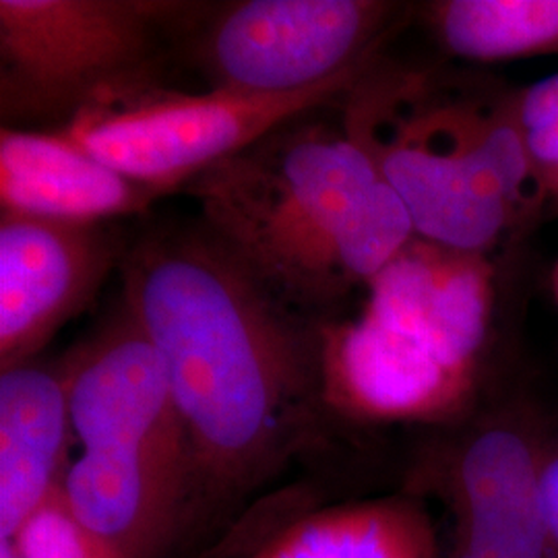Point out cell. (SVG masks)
<instances>
[{
	"mask_svg": "<svg viewBox=\"0 0 558 558\" xmlns=\"http://www.w3.org/2000/svg\"><path fill=\"white\" fill-rule=\"evenodd\" d=\"M17 558H133L114 539L83 523L62 482L11 538Z\"/></svg>",
	"mask_w": 558,
	"mask_h": 558,
	"instance_id": "e0dca14e",
	"label": "cell"
},
{
	"mask_svg": "<svg viewBox=\"0 0 558 558\" xmlns=\"http://www.w3.org/2000/svg\"><path fill=\"white\" fill-rule=\"evenodd\" d=\"M124 308L160 352L186 428L193 502L236 499L325 433V320L278 296L203 223L122 260Z\"/></svg>",
	"mask_w": 558,
	"mask_h": 558,
	"instance_id": "6da1fadb",
	"label": "cell"
},
{
	"mask_svg": "<svg viewBox=\"0 0 558 558\" xmlns=\"http://www.w3.org/2000/svg\"><path fill=\"white\" fill-rule=\"evenodd\" d=\"M544 458L518 428L472 435L447 468L458 513V546L488 558H557L542 507Z\"/></svg>",
	"mask_w": 558,
	"mask_h": 558,
	"instance_id": "8fae6325",
	"label": "cell"
},
{
	"mask_svg": "<svg viewBox=\"0 0 558 558\" xmlns=\"http://www.w3.org/2000/svg\"><path fill=\"white\" fill-rule=\"evenodd\" d=\"M0 558H17L15 546L11 539L0 538Z\"/></svg>",
	"mask_w": 558,
	"mask_h": 558,
	"instance_id": "44dd1931",
	"label": "cell"
},
{
	"mask_svg": "<svg viewBox=\"0 0 558 558\" xmlns=\"http://www.w3.org/2000/svg\"><path fill=\"white\" fill-rule=\"evenodd\" d=\"M122 255L104 223L2 211L0 368L29 364L60 327L94 299Z\"/></svg>",
	"mask_w": 558,
	"mask_h": 558,
	"instance_id": "ba28073f",
	"label": "cell"
},
{
	"mask_svg": "<svg viewBox=\"0 0 558 558\" xmlns=\"http://www.w3.org/2000/svg\"><path fill=\"white\" fill-rule=\"evenodd\" d=\"M456 57L507 60L558 48V0H447L433 9Z\"/></svg>",
	"mask_w": 558,
	"mask_h": 558,
	"instance_id": "9a60e30c",
	"label": "cell"
},
{
	"mask_svg": "<svg viewBox=\"0 0 558 558\" xmlns=\"http://www.w3.org/2000/svg\"><path fill=\"white\" fill-rule=\"evenodd\" d=\"M253 558H439V544L418 502L360 500L296 519Z\"/></svg>",
	"mask_w": 558,
	"mask_h": 558,
	"instance_id": "5bb4252c",
	"label": "cell"
},
{
	"mask_svg": "<svg viewBox=\"0 0 558 558\" xmlns=\"http://www.w3.org/2000/svg\"><path fill=\"white\" fill-rule=\"evenodd\" d=\"M364 75L366 66L290 96L214 87L184 94L143 77L101 92L59 131L120 174L163 195L281 124L348 98Z\"/></svg>",
	"mask_w": 558,
	"mask_h": 558,
	"instance_id": "277c9868",
	"label": "cell"
},
{
	"mask_svg": "<svg viewBox=\"0 0 558 558\" xmlns=\"http://www.w3.org/2000/svg\"><path fill=\"white\" fill-rule=\"evenodd\" d=\"M62 373L81 445L62 478L71 509L131 557H163L193 505V468L160 352L124 308Z\"/></svg>",
	"mask_w": 558,
	"mask_h": 558,
	"instance_id": "7a4b0ae2",
	"label": "cell"
},
{
	"mask_svg": "<svg viewBox=\"0 0 558 558\" xmlns=\"http://www.w3.org/2000/svg\"><path fill=\"white\" fill-rule=\"evenodd\" d=\"M366 315L430 345L474 375L490 323V269L482 255L416 239L368 283Z\"/></svg>",
	"mask_w": 558,
	"mask_h": 558,
	"instance_id": "30bf717a",
	"label": "cell"
},
{
	"mask_svg": "<svg viewBox=\"0 0 558 558\" xmlns=\"http://www.w3.org/2000/svg\"><path fill=\"white\" fill-rule=\"evenodd\" d=\"M193 4L145 0H0L4 120H69L98 94L151 77L163 27Z\"/></svg>",
	"mask_w": 558,
	"mask_h": 558,
	"instance_id": "5b68a950",
	"label": "cell"
},
{
	"mask_svg": "<svg viewBox=\"0 0 558 558\" xmlns=\"http://www.w3.org/2000/svg\"><path fill=\"white\" fill-rule=\"evenodd\" d=\"M158 191L98 160L60 131L2 126L0 201L4 214L104 223L145 211Z\"/></svg>",
	"mask_w": 558,
	"mask_h": 558,
	"instance_id": "7c38bea8",
	"label": "cell"
},
{
	"mask_svg": "<svg viewBox=\"0 0 558 558\" xmlns=\"http://www.w3.org/2000/svg\"><path fill=\"white\" fill-rule=\"evenodd\" d=\"M557 296H558V271H557Z\"/></svg>",
	"mask_w": 558,
	"mask_h": 558,
	"instance_id": "7402d4cb",
	"label": "cell"
},
{
	"mask_svg": "<svg viewBox=\"0 0 558 558\" xmlns=\"http://www.w3.org/2000/svg\"><path fill=\"white\" fill-rule=\"evenodd\" d=\"M447 558H488L484 557V555H478V553H474V550H468V548H463V546H453V550H451V555Z\"/></svg>",
	"mask_w": 558,
	"mask_h": 558,
	"instance_id": "ffe728a7",
	"label": "cell"
},
{
	"mask_svg": "<svg viewBox=\"0 0 558 558\" xmlns=\"http://www.w3.org/2000/svg\"><path fill=\"white\" fill-rule=\"evenodd\" d=\"M542 507L553 553L558 558V451L544 458L542 468Z\"/></svg>",
	"mask_w": 558,
	"mask_h": 558,
	"instance_id": "d6986e66",
	"label": "cell"
},
{
	"mask_svg": "<svg viewBox=\"0 0 558 558\" xmlns=\"http://www.w3.org/2000/svg\"><path fill=\"white\" fill-rule=\"evenodd\" d=\"M557 177H558V174H557Z\"/></svg>",
	"mask_w": 558,
	"mask_h": 558,
	"instance_id": "603a6c76",
	"label": "cell"
},
{
	"mask_svg": "<svg viewBox=\"0 0 558 558\" xmlns=\"http://www.w3.org/2000/svg\"><path fill=\"white\" fill-rule=\"evenodd\" d=\"M519 122L523 131H534L558 122V73L532 85L519 106Z\"/></svg>",
	"mask_w": 558,
	"mask_h": 558,
	"instance_id": "ac0fdd59",
	"label": "cell"
},
{
	"mask_svg": "<svg viewBox=\"0 0 558 558\" xmlns=\"http://www.w3.org/2000/svg\"><path fill=\"white\" fill-rule=\"evenodd\" d=\"M323 385L329 412L343 418L435 422L465 403L474 375L364 313L350 323L325 325Z\"/></svg>",
	"mask_w": 558,
	"mask_h": 558,
	"instance_id": "9c48e42d",
	"label": "cell"
},
{
	"mask_svg": "<svg viewBox=\"0 0 558 558\" xmlns=\"http://www.w3.org/2000/svg\"><path fill=\"white\" fill-rule=\"evenodd\" d=\"M290 120L189 184L203 226L260 281L313 315L345 290L339 240L379 182L377 161L345 126Z\"/></svg>",
	"mask_w": 558,
	"mask_h": 558,
	"instance_id": "3957f363",
	"label": "cell"
},
{
	"mask_svg": "<svg viewBox=\"0 0 558 558\" xmlns=\"http://www.w3.org/2000/svg\"><path fill=\"white\" fill-rule=\"evenodd\" d=\"M71 430L62 368L23 364L0 375V538L11 539L66 472Z\"/></svg>",
	"mask_w": 558,
	"mask_h": 558,
	"instance_id": "4fadbf2b",
	"label": "cell"
},
{
	"mask_svg": "<svg viewBox=\"0 0 558 558\" xmlns=\"http://www.w3.org/2000/svg\"><path fill=\"white\" fill-rule=\"evenodd\" d=\"M414 239L416 228L405 203L380 177L339 240V274L345 288L360 281L371 283Z\"/></svg>",
	"mask_w": 558,
	"mask_h": 558,
	"instance_id": "2e32d148",
	"label": "cell"
},
{
	"mask_svg": "<svg viewBox=\"0 0 558 558\" xmlns=\"http://www.w3.org/2000/svg\"><path fill=\"white\" fill-rule=\"evenodd\" d=\"M352 133L405 203L418 239L482 255L505 230L511 207L525 201L534 161L513 124L470 126L440 112L387 141Z\"/></svg>",
	"mask_w": 558,
	"mask_h": 558,
	"instance_id": "8992f818",
	"label": "cell"
},
{
	"mask_svg": "<svg viewBox=\"0 0 558 558\" xmlns=\"http://www.w3.org/2000/svg\"><path fill=\"white\" fill-rule=\"evenodd\" d=\"M391 7L371 0H242L201 25L214 89L290 96L368 66Z\"/></svg>",
	"mask_w": 558,
	"mask_h": 558,
	"instance_id": "52a82bcc",
	"label": "cell"
}]
</instances>
